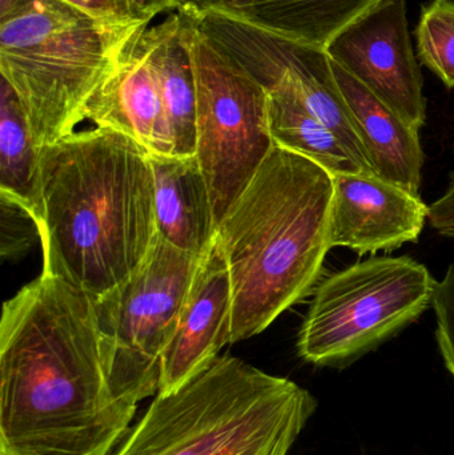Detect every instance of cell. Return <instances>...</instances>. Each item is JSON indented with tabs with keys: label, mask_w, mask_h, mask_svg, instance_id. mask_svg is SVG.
I'll return each mask as SVG.
<instances>
[{
	"label": "cell",
	"mask_w": 454,
	"mask_h": 455,
	"mask_svg": "<svg viewBox=\"0 0 454 455\" xmlns=\"http://www.w3.org/2000/svg\"><path fill=\"white\" fill-rule=\"evenodd\" d=\"M136 411L112 387L90 294L42 273L4 302L0 455H111Z\"/></svg>",
	"instance_id": "cell-1"
},
{
	"label": "cell",
	"mask_w": 454,
	"mask_h": 455,
	"mask_svg": "<svg viewBox=\"0 0 454 455\" xmlns=\"http://www.w3.org/2000/svg\"><path fill=\"white\" fill-rule=\"evenodd\" d=\"M43 272L91 297L130 278L157 235L148 152L96 127L39 148Z\"/></svg>",
	"instance_id": "cell-2"
},
{
	"label": "cell",
	"mask_w": 454,
	"mask_h": 455,
	"mask_svg": "<svg viewBox=\"0 0 454 455\" xmlns=\"http://www.w3.org/2000/svg\"><path fill=\"white\" fill-rule=\"evenodd\" d=\"M333 176L275 146L218 226L232 286L231 344L266 331L319 283Z\"/></svg>",
	"instance_id": "cell-3"
},
{
	"label": "cell",
	"mask_w": 454,
	"mask_h": 455,
	"mask_svg": "<svg viewBox=\"0 0 454 455\" xmlns=\"http://www.w3.org/2000/svg\"><path fill=\"white\" fill-rule=\"evenodd\" d=\"M317 406L298 382L219 355L175 395H155L111 455H288Z\"/></svg>",
	"instance_id": "cell-4"
},
{
	"label": "cell",
	"mask_w": 454,
	"mask_h": 455,
	"mask_svg": "<svg viewBox=\"0 0 454 455\" xmlns=\"http://www.w3.org/2000/svg\"><path fill=\"white\" fill-rule=\"evenodd\" d=\"M147 27L101 20L66 0H39L0 24V74L39 148L75 132L88 100Z\"/></svg>",
	"instance_id": "cell-5"
},
{
	"label": "cell",
	"mask_w": 454,
	"mask_h": 455,
	"mask_svg": "<svg viewBox=\"0 0 454 455\" xmlns=\"http://www.w3.org/2000/svg\"><path fill=\"white\" fill-rule=\"evenodd\" d=\"M437 283L410 256H373L327 275L299 331V355L319 368H348L418 321Z\"/></svg>",
	"instance_id": "cell-6"
},
{
	"label": "cell",
	"mask_w": 454,
	"mask_h": 455,
	"mask_svg": "<svg viewBox=\"0 0 454 455\" xmlns=\"http://www.w3.org/2000/svg\"><path fill=\"white\" fill-rule=\"evenodd\" d=\"M202 259L156 240L124 283L92 297L101 355L115 392L132 405L155 397L165 349Z\"/></svg>",
	"instance_id": "cell-7"
},
{
	"label": "cell",
	"mask_w": 454,
	"mask_h": 455,
	"mask_svg": "<svg viewBox=\"0 0 454 455\" xmlns=\"http://www.w3.org/2000/svg\"><path fill=\"white\" fill-rule=\"evenodd\" d=\"M191 56L196 84L195 155L207 180L219 226L275 147L268 93L218 50L195 20Z\"/></svg>",
	"instance_id": "cell-8"
},
{
	"label": "cell",
	"mask_w": 454,
	"mask_h": 455,
	"mask_svg": "<svg viewBox=\"0 0 454 455\" xmlns=\"http://www.w3.org/2000/svg\"><path fill=\"white\" fill-rule=\"evenodd\" d=\"M192 16L197 28L211 43L242 67L267 92L290 91L335 131L368 171L375 173L339 90L325 48L292 39L221 11Z\"/></svg>",
	"instance_id": "cell-9"
},
{
	"label": "cell",
	"mask_w": 454,
	"mask_h": 455,
	"mask_svg": "<svg viewBox=\"0 0 454 455\" xmlns=\"http://www.w3.org/2000/svg\"><path fill=\"white\" fill-rule=\"evenodd\" d=\"M343 67L405 122L421 130L426 99L418 55L408 28L405 0H383L327 45Z\"/></svg>",
	"instance_id": "cell-10"
},
{
	"label": "cell",
	"mask_w": 454,
	"mask_h": 455,
	"mask_svg": "<svg viewBox=\"0 0 454 455\" xmlns=\"http://www.w3.org/2000/svg\"><path fill=\"white\" fill-rule=\"evenodd\" d=\"M428 205L418 195L375 173L351 172L333 176L330 245L359 254L394 251L418 243Z\"/></svg>",
	"instance_id": "cell-11"
},
{
	"label": "cell",
	"mask_w": 454,
	"mask_h": 455,
	"mask_svg": "<svg viewBox=\"0 0 454 455\" xmlns=\"http://www.w3.org/2000/svg\"><path fill=\"white\" fill-rule=\"evenodd\" d=\"M232 286L218 238L200 261L184 301L178 328L165 349L156 395L183 389L231 344Z\"/></svg>",
	"instance_id": "cell-12"
},
{
	"label": "cell",
	"mask_w": 454,
	"mask_h": 455,
	"mask_svg": "<svg viewBox=\"0 0 454 455\" xmlns=\"http://www.w3.org/2000/svg\"><path fill=\"white\" fill-rule=\"evenodd\" d=\"M146 29L131 40L115 71L88 100L84 119L128 136L148 154L172 155V135Z\"/></svg>",
	"instance_id": "cell-13"
},
{
	"label": "cell",
	"mask_w": 454,
	"mask_h": 455,
	"mask_svg": "<svg viewBox=\"0 0 454 455\" xmlns=\"http://www.w3.org/2000/svg\"><path fill=\"white\" fill-rule=\"evenodd\" d=\"M331 63L376 175L420 196L424 165L420 130L405 122L343 67Z\"/></svg>",
	"instance_id": "cell-14"
},
{
	"label": "cell",
	"mask_w": 454,
	"mask_h": 455,
	"mask_svg": "<svg viewBox=\"0 0 454 455\" xmlns=\"http://www.w3.org/2000/svg\"><path fill=\"white\" fill-rule=\"evenodd\" d=\"M157 233L179 251L204 259L218 237L212 197L196 155L148 154Z\"/></svg>",
	"instance_id": "cell-15"
},
{
	"label": "cell",
	"mask_w": 454,
	"mask_h": 455,
	"mask_svg": "<svg viewBox=\"0 0 454 455\" xmlns=\"http://www.w3.org/2000/svg\"><path fill=\"white\" fill-rule=\"evenodd\" d=\"M383 0H236L221 12L292 39L327 48L349 24Z\"/></svg>",
	"instance_id": "cell-16"
},
{
	"label": "cell",
	"mask_w": 454,
	"mask_h": 455,
	"mask_svg": "<svg viewBox=\"0 0 454 455\" xmlns=\"http://www.w3.org/2000/svg\"><path fill=\"white\" fill-rule=\"evenodd\" d=\"M268 93L269 131L275 146L301 155L335 176L368 171L336 135L290 91Z\"/></svg>",
	"instance_id": "cell-17"
},
{
	"label": "cell",
	"mask_w": 454,
	"mask_h": 455,
	"mask_svg": "<svg viewBox=\"0 0 454 455\" xmlns=\"http://www.w3.org/2000/svg\"><path fill=\"white\" fill-rule=\"evenodd\" d=\"M0 197L34 218L39 211V147L11 85L0 84Z\"/></svg>",
	"instance_id": "cell-18"
},
{
	"label": "cell",
	"mask_w": 454,
	"mask_h": 455,
	"mask_svg": "<svg viewBox=\"0 0 454 455\" xmlns=\"http://www.w3.org/2000/svg\"><path fill=\"white\" fill-rule=\"evenodd\" d=\"M416 55L448 88H454V0H429L415 29Z\"/></svg>",
	"instance_id": "cell-19"
},
{
	"label": "cell",
	"mask_w": 454,
	"mask_h": 455,
	"mask_svg": "<svg viewBox=\"0 0 454 455\" xmlns=\"http://www.w3.org/2000/svg\"><path fill=\"white\" fill-rule=\"evenodd\" d=\"M436 315V339L442 360L454 379V262L437 283L432 302Z\"/></svg>",
	"instance_id": "cell-20"
},
{
	"label": "cell",
	"mask_w": 454,
	"mask_h": 455,
	"mask_svg": "<svg viewBox=\"0 0 454 455\" xmlns=\"http://www.w3.org/2000/svg\"><path fill=\"white\" fill-rule=\"evenodd\" d=\"M66 2L101 20L122 24L143 23L133 15L128 0H66Z\"/></svg>",
	"instance_id": "cell-21"
},
{
	"label": "cell",
	"mask_w": 454,
	"mask_h": 455,
	"mask_svg": "<svg viewBox=\"0 0 454 455\" xmlns=\"http://www.w3.org/2000/svg\"><path fill=\"white\" fill-rule=\"evenodd\" d=\"M428 220L440 235L454 238V172L442 196L428 205Z\"/></svg>",
	"instance_id": "cell-22"
},
{
	"label": "cell",
	"mask_w": 454,
	"mask_h": 455,
	"mask_svg": "<svg viewBox=\"0 0 454 455\" xmlns=\"http://www.w3.org/2000/svg\"><path fill=\"white\" fill-rule=\"evenodd\" d=\"M132 8L133 15L143 23L151 24L157 15L168 11H183L187 0H128Z\"/></svg>",
	"instance_id": "cell-23"
},
{
	"label": "cell",
	"mask_w": 454,
	"mask_h": 455,
	"mask_svg": "<svg viewBox=\"0 0 454 455\" xmlns=\"http://www.w3.org/2000/svg\"><path fill=\"white\" fill-rule=\"evenodd\" d=\"M39 0H0V24L31 11Z\"/></svg>",
	"instance_id": "cell-24"
},
{
	"label": "cell",
	"mask_w": 454,
	"mask_h": 455,
	"mask_svg": "<svg viewBox=\"0 0 454 455\" xmlns=\"http://www.w3.org/2000/svg\"><path fill=\"white\" fill-rule=\"evenodd\" d=\"M236 0H187L186 8L183 11L200 15L210 11H226L231 7Z\"/></svg>",
	"instance_id": "cell-25"
}]
</instances>
